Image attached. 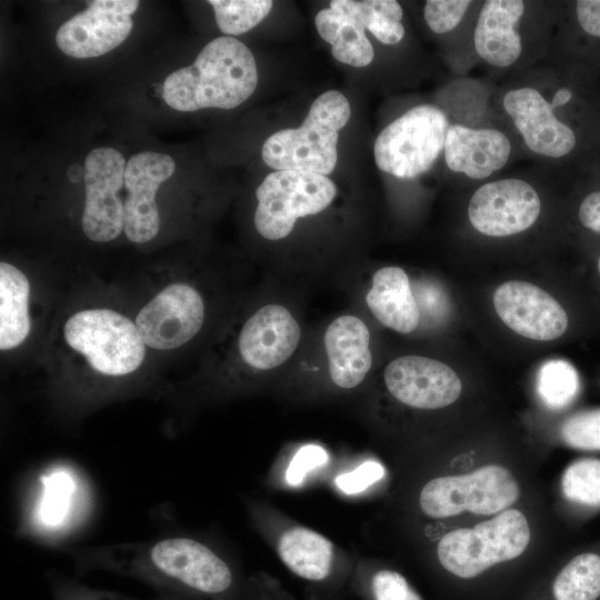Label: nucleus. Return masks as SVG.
<instances>
[{
  "label": "nucleus",
  "instance_id": "f257e3e1",
  "mask_svg": "<svg viewBox=\"0 0 600 600\" xmlns=\"http://www.w3.org/2000/svg\"><path fill=\"white\" fill-rule=\"evenodd\" d=\"M78 574L108 571L178 600H248L247 578L209 541L186 533L66 548Z\"/></svg>",
  "mask_w": 600,
  "mask_h": 600
},
{
  "label": "nucleus",
  "instance_id": "f03ea898",
  "mask_svg": "<svg viewBox=\"0 0 600 600\" xmlns=\"http://www.w3.org/2000/svg\"><path fill=\"white\" fill-rule=\"evenodd\" d=\"M578 74L544 63L511 73L492 103L516 134L524 158L559 168L581 149Z\"/></svg>",
  "mask_w": 600,
  "mask_h": 600
},
{
  "label": "nucleus",
  "instance_id": "7ed1b4c3",
  "mask_svg": "<svg viewBox=\"0 0 600 600\" xmlns=\"http://www.w3.org/2000/svg\"><path fill=\"white\" fill-rule=\"evenodd\" d=\"M441 164L461 182L480 184L502 173L514 161L524 158L520 143L496 111L492 96L496 87L480 80L459 78Z\"/></svg>",
  "mask_w": 600,
  "mask_h": 600
},
{
  "label": "nucleus",
  "instance_id": "20e7f679",
  "mask_svg": "<svg viewBox=\"0 0 600 600\" xmlns=\"http://www.w3.org/2000/svg\"><path fill=\"white\" fill-rule=\"evenodd\" d=\"M559 1L482 0L473 47L478 64L506 74L541 63L548 54Z\"/></svg>",
  "mask_w": 600,
  "mask_h": 600
},
{
  "label": "nucleus",
  "instance_id": "39448f33",
  "mask_svg": "<svg viewBox=\"0 0 600 600\" xmlns=\"http://www.w3.org/2000/svg\"><path fill=\"white\" fill-rule=\"evenodd\" d=\"M258 71L250 49L232 37L211 40L191 66L170 73L162 87L164 102L178 111L233 109L256 90Z\"/></svg>",
  "mask_w": 600,
  "mask_h": 600
},
{
  "label": "nucleus",
  "instance_id": "423d86ee",
  "mask_svg": "<svg viewBox=\"0 0 600 600\" xmlns=\"http://www.w3.org/2000/svg\"><path fill=\"white\" fill-rule=\"evenodd\" d=\"M247 509L282 564L317 594L336 596L351 581L354 568L329 538L264 502L249 499Z\"/></svg>",
  "mask_w": 600,
  "mask_h": 600
},
{
  "label": "nucleus",
  "instance_id": "0eeeda50",
  "mask_svg": "<svg viewBox=\"0 0 600 600\" xmlns=\"http://www.w3.org/2000/svg\"><path fill=\"white\" fill-rule=\"evenodd\" d=\"M558 170L537 163L478 184L467 203L470 228L489 239H508L529 232L542 219L544 194Z\"/></svg>",
  "mask_w": 600,
  "mask_h": 600
},
{
  "label": "nucleus",
  "instance_id": "6e6552de",
  "mask_svg": "<svg viewBox=\"0 0 600 600\" xmlns=\"http://www.w3.org/2000/svg\"><path fill=\"white\" fill-rule=\"evenodd\" d=\"M343 93L326 91L311 104L303 123L270 136L262 146L263 161L272 169L327 176L336 167L339 131L350 119Z\"/></svg>",
  "mask_w": 600,
  "mask_h": 600
},
{
  "label": "nucleus",
  "instance_id": "1a4fd4ad",
  "mask_svg": "<svg viewBox=\"0 0 600 600\" xmlns=\"http://www.w3.org/2000/svg\"><path fill=\"white\" fill-rule=\"evenodd\" d=\"M530 539L526 514L509 508L473 527L444 533L437 542L436 557L448 574L472 580L494 566L519 558Z\"/></svg>",
  "mask_w": 600,
  "mask_h": 600
},
{
  "label": "nucleus",
  "instance_id": "9d476101",
  "mask_svg": "<svg viewBox=\"0 0 600 600\" xmlns=\"http://www.w3.org/2000/svg\"><path fill=\"white\" fill-rule=\"evenodd\" d=\"M450 117L440 104H414L378 134L373 156L377 167L401 180L413 181L441 163Z\"/></svg>",
  "mask_w": 600,
  "mask_h": 600
},
{
  "label": "nucleus",
  "instance_id": "9b49d317",
  "mask_svg": "<svg viewBox=\"0 0 600 600\" xmlns=\"http://www.w3.org/2000/svg\"><path fill=\"white\" fill-rule=\"evenodd\" d=\"M519 497L516 476L504 466L489 463L471 472L431 478L419 491L418 507L432 520L463 512L494 516L509 509Z\"/></svg>",
  "mask_w": 600,
  "mask_h": 600
},
{
  "label": "nucleus",
  "instance_id": "f8f14e48",
  "mask_svg": "<svg viewBox=\"0 0 600 600\" xmlns=\"http://www.w3.org/2000/svg\"><path fill=\"white\" fill-rule=\"evenodd\" d=\"M64 339L97 372L122 377L142 363L146 344L136 323L109 309L82 310L64 324Z\"/></svg>",
  "mask_w": 600,
  "mask_h": 600
},
{
  "label": "nucleus",
  "instance_id": "ddd939ff",
  "mask_svg": "<svg viewBox=\"0 0 600 600\" xmlns=\"http://www.w3.org/2000/svg\"><path fill=\"white\" fill-rule=\"evenodd\" d=\"M337 196L327 176L280 170L268 174L256 190L253 222L267 240L288 237L298 219L326 210Z\"/></svg>",
  "mask_w": 600,
  "mask_h": 600
},
{
  "label": "nucleus",
  "instance_id": "4468645a",
  "mask_svg": "<svg viewBox=\"0 0 600 600\" xmlns=\"http://www.w3.org/2000/svg\"><path fill=\"white\" fill-rule=\"evenodd\" d=\"M23 517L22 530L44 540H57L77 529L91 507L84 478L67 463H56L37 477Z\"/></svg>",
  "mask_w": 600,
  "mask_h": 600
},
{
  "label": "nucleus",
  "instance_id": "2eb2a0df",
  "mask_svg": "<svg viewBox=\"0 0 600 600\" xmlns=\"http://www.w3.org/2000/svg\"><path fill=\"white\" fill-rule=\"evenodd\" d=\"M126 160L116 149L96 148L84 160L82 230L96 242H108L124 229V208L118 196L124 184Z\"/></svg>",
  "mask_w": 600,
  "mask_h": 600
},
{
  "label": "nucleus",
  "instance_id": "dca6fc26",
  "mask_svg": "<svg viewBox=\"0 0 600 600\" xmlns=\"http://www.w3.org/2000/svg\"><path fill=\"white\" fill-rule=\"evenodd\" d=\"M383 384L399 404L420 411H433L454 403L462 382L447 363L418 354L390 361L383 370Z\"/></svg>",
  "mask_w": 600,
  "mask_h": 600
},
{
  "label": "nucleus",
  "instance_id": "f3484780",
  "mask_svg": "<svg viewBox=\"0 0 600 600\" xmlns=\"http://www.w3.org/2000/svg\"><path fill=\"white\" fill-rule=\"evenodd\" d=\"M204 303L193 287L176 282L162 289L138 313L136 326L146 346L176 349L202 328Z\"/></svg>",
  "mask_w": 600,
  "mask_h": 600
},
{
  "label": "nucleus",
  "instance_id": "a211bd4d",
  "mask_svg": "<svg viewBox=\"0 0 600 600\" xmlns=\"http://www.w3.org/2000/svg\"><path fill=\"white\" fill-rule=\"evenodd\" d=\"M88 8L66 21L57 31L58 48L76 59L103 56L121 44L130 34L131 14L137 0H94Z\"/></svg>",
  "mask_w": 600,
  "mask_h": 600
},
{
  "label": "nucleus",
  "instance_id": "6ab92c4d",
  "mask_svg": "<svg viewBox=\"0 0 600 600\" xmlns=\"http://www.w3.org/2000/svg\"><path fill=\"white\" fill-rule=\"evenodd\" d=\"M493 306L508 328L531 340L552 341L569 328V316L562 304L527 281L501 283L493 292Z\"/></svg>",
  "mask_w": 600,
  "mask_h": 600
},
{
  "label": "nucleus",
  "instance_id": "aec40b11",
  "mask_svg": "<svg viewBox=\"0 0 600 600\" xmlns=\"http://www.w3.org/2000/svg\"><path fill=\"white\" fill-rule=\"evenodd\" d=\"M300 340L301 327L293 313L286 306L271 302L246 320L238 337V351L252 371L268 372L283 366Z\"/></svg>",
  "mask_w": 600,
  "mask_h": 600
},
{
  "label": "nucleus",
  "instance_id": "412c9836",
  "mask_svg": "<svg viewBox=\"0 0 600 600\" xmlns=\"http://www.w3.org/2000/svg\"><path fill=\"white\" fill-rule=\"evenodd\" d=\"M174 170L176 163L169 154L152 151L137 153L127 162L123 230L130 241L144 243L158 234L160 217L156 194Z\"/></svg>",
  "mask_w": 600,
  "mask_h": 600
},
{
  "label": "nucleus",
  "instance_id": "4be33fe9",
  "mask_svg": "<svg viewBox=\"0 0 600 600\" xmlns=\"http://www.w3.org/2000/svg\"><path fill=\"white\" fill-rule=\"evenodd\" d=\"M371 336L366 322L353 314L334 318L323 333L327 381L332 390L359 388L372 368Z\"/></svg>",
  "mask_w": 600,
  "mask_h": 600
},
{
  "label": "nucleus",
  "instance_id": "5701e85b",
  "mask_svg": "<svg viewBox=\"0 0 600 600\" xmlns=\"http://www.w3.org/2000/svg\"><path fill=\"white\" fill-rule=\"evenodd\" d=\"M482 0H427L422 16L428 30L442 42L452 71L459 77L478 66L473 47Z\"/></svg>",
  "mask_w": 600,
  "mask_h": 600
},
{
  "label": "nucleus",
  "instance_id": "b1692460",
  "mask_svg": "<svg viewBox=\"0 0 600 600\" xmlns=\"http://www.w3.org/2000/svg\"><path fill=\"white\" fill-rule=\"evenodd\" d=\"M314 23L319 36L331 44L337 61L357 68L373 61L374 49L366 34L364 0H333L317 13Z\"/></svg>",
  "mask_w": 600,
  "mask_h": 600
},
{
  "label": "nucleus",
  "instance_id": "393cba45",
  "mask_svg": "<svg viewBox=\"0 0 600 600\" xmlns=\"http://www.w3.org/2000/svg\"><path fill=\"white\" fill-rule=\"evenodd\" d=\"M366 303L382 326L398 333H412L420 324V310L410 279L400 267H381L372 274Z\"/></svg>",
  "mask_w": 600,
  "mask_h": 600
},
{
  "label": "nucleus",
  "instance_id": "a878e982",
  "mask_svg": "<svg viewBox=\"0 0 600 600\" xmlns=\"http://www.w3.org/2000/svg\"><path fill=\"white\" fill-rule=\"evenodd\" d=\"M30 284L17 267L0 263V349L20 346L31 328L29 317Z\"/></svg>",
  "mask_w": 600,
  "mask_h": 600
},
{
  "label": "nucleus",
  "instance_id": "bb28decb",
  "mask_svg": "<svg viewBox=\"0 0 600 600\" xmlns=\"http://www.w3.org/2000/svg\"><path fill=\"white\" fill-rule=\"evenodd\" d=\"M543 600H600V551L569 559L552 578Z\"/></svg>",
  "mask_w": 600,
  "mask_h": 600
},
{
  "label": "nucleus",
  "instance_id": "cd10ccee",
  "mask_svg": "<svg viewBox=\"0 0 600 600\" xmlns=\"http://www.w3.org/2000/svg\"><path fill=\"white\" fill-rule=\"evenodd\" d=\"M350 586L366 600H423L402 573L388 567L360 563Z\"/></svg>",
  "mask_w": 600,
  "mask_h": 600
},
{
  "label": "nucleus",
  "instance_id": "c85d7f7f",
  "mask_svg": "<svg viewBox=\"0 0 600 600\" xmlns=\"http://www.w3.org/2000/svg\"><path fill=\"white\" fill-rule=\"evenodd\" d=\"M564 499L582 511L600 509V459L582 458L571 462L561 477Z\"/></svg>",
  "mask_w": 600,
  "mask_h": 600
},
{
  "label": "nucleus",
  "instance_id": "c756f323",
  "mask_svg": "<svg viewBox=\"0 0 600 600\" xmlns=\"http://www.w3.org/2000/svg\"><path fill=\"white\" fill-rule=\"evenodd\" d=\"M537 388L547 407L561 410L577 400L581 391V380L570 362L554 359L541 366Z\"/></svg>",
  "mask_w": 600,
  "mask_h": 600
},
{
  "label": "nucleus",
  "instance_id": "7c9ffc66",
  "mask_svg": "<svg viewBox=\"0 0 600 600\" xmlns=\"http://www.w3.org/2000/svg\"><path fill=\"white\" fill-rule=\"evenodd\" d=\"M219 29L230 36L242 34L259 24L272 9L270 0H210Z\"/></svg>",
  "mask_w": 600,
  "mask_h": 600
},
{
  "label": "nucleus",
  "instance_id": "2f4dec72",
  "mask_svg": "<svg viewBox=\"0 0 600 600\" xmlns=\"http://www.w3.org/2000/svg\"><path fill=\"white\" fill-rule=\"evenodd\" d=\"M562 442L581 451H600V408L577 411L560 426Z\"/></svg>",
  "mask_w": 600,
  "mask_h": 600
},
{
  "label": "nucleus",
  "instance_id": "473e14b6",
  "mask_svg": "<svg viewBox=\"0 0 600 600\" xmlns=\"http://www.w3.org/2000/svg\"><path fill=\"white\" fill-rule=\"evenodd\" d=\"M48 579L53 600H178L160 594L151 599H138L110 590L91 588L57 572H50Z\"/></svg>",
  "mask_w": 600,
  "mask_h": 600
},
{
  "label": "nucleus",
  "instance_id": "72a5a7b5",
  "mask_svg": "<svg viewBox=\"0 0 600 600\" xmlns=\"http://www.w3.org/2000/svg\"><path fill=\"white\" fill-rule=\"evenodd\" d=\"M561 12L579 33L592 40H600V0L561 2Z\"/></svg>",
  "mask_w": 600,
  "mask_h": 600
},
{
  "label": "nucleus",
  "instance_id": "f704fd0d",
  "mask_svg": "<svg viewBox=\"0 0 600 600\" xmlns=\"http://www.w3.org/2000/svg\"><path fill=\"white\" fill-rule=\"evenodd\" d=\"M248 600H297L271 574L258 571L247 579Z\"/></svg>",
  "mask_w": 600,
  "mask_h": 600
},
{
  "label": "nucleus",
  "instance_id": "c9c22d12",
  "mask_svg": "<svg viewBox=\"0 0 600 600\" xmlns=\"http://www.w3.org/2000/svg\"><path fill=\"white\" fill-rule=\"evenodd\" d=\"M574 218L582 231L600 237V187L580 198L576 206Z\"/></svg>",
  "mask_w": 600,
  "mask_h": 600
},
{
  "label": "nucleus",
  "instance_id": "e433bc0d",
  "mask_svg": "<svg viewBox=\"0 0 600 600\" xmlns=\"http://www.w3.org/2000/svg\"><path fill=\"white\" fill-rule=\"evenodd\" d=\"M594 272L597 274V278L600 281V253L598 254L596 262H594Z\"/></svg>",
  "mask_w": 600,
  "mask_h": 600
}]
</instances>
